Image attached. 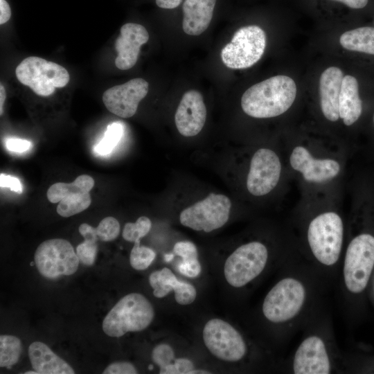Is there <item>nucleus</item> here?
<instances>
[{"mask_svg":"<svg viewBox=\"0 0 374 374\" xmlns=\"http://www.w3.org/2000/svg\"><path fill=\"white\" fill-rule=\"evenodd\" d=\"M296 91V83L290 77L275 75L247 89L241 98V107L246 114L253 118L276 117L290 108Z\"/></svg>","mask_w":374,"mask_h":374,"instance_id":"obj_1","label":"nucleus"},{"mask_svg":"<svg viewBox=\"0 0 374 374\" xmlns=\"http://www.w3.org/2000/svg\"><path fill=\"white\" fill-rule=\"evenodd\" d=\"M154 311L149 300L139 293H130L121 298L103 319L104 332L120 337L129 332L147 328L154 319Z\"/></svg>","mask_w":374,"mask_h":374,"instance_id":"obj_2","label":"nucleus"},{"mask_svg":"<svg viewBox=\"0 0 374 374\" xmlns=\"http://www.w3.org/2000/svg\"><path fill=\"white\" fill-rule=\"evenodd\" d=\"M343 237V222L335 212L319 214L309 224V245L315 258L323 265H332L338 260Z\"/></svg>","mask_w":374,"mask_h":374,"instance_id":"obj_3","label":"nucleus"},{"mask_svg":"<svg viewBox=\"0 0 374 374\" xmlns=\"http://www.w3.org/2000/svg\"><path fill=\"white\" fill-rule=\"evenodd\" d=\"M15 75L19 82L44 97L52 95L56 88L65 87L70 80L64 67L37 56L24 59L17 66Z\"/></svg>","mask_w":374,"mask_h":374,"instance_id":"obj_4","label":"nucleus"},{"mask_svg":"<svg viewBox=\"0 0 374 374\" xmlns=\"http://www.w3.org/2000/svg\"><path fill=\"white\" fill-rule=\"evenodd\" d=\"M266 47V34L256 25L245 26L234 33L231 41L222 48L221 58L232 69L251 67L262 56Z\"/></svg>","mask_w":374,"mask_h":374,"instance_id":"obj_5","label":"nucleus"},{"mask_svg":"<svg viewBox=\"0 0 374 374\" xmlns=\"http://www.w3.org/2000/svg\"><path fill=\"white\" fill-rule=\"evenodd\" d=\"M374 267V236L362 233L348 246L344 266V276L348 290L353 293L362 292L367 285Z\"/></svg>","mask_w":374,"mask_h":374,"instance_id":"obj_6","label":"nucleus"},{"mask_svg":"<svg viewBox=\"0 0 374 374\" xmlns=\"http://www.w3.org/2000/svg\"><path fill=\"white\" fill-rule=\"evenodd\" d=\"M267 258V249L261 242L241 245L225 261L224 273L226 281L234 287L245 285L262 271Z\"/></svg>","mask_w":374,"mask_h":374,"instance_id":"obj_7","label":"nucleus"},{"mask_svg":"<svg viewBox=\"0 0 374 374\" xmlns=\"http://www.w3.org/2000/svg\"><path fill=\"white\" fill-rule=\"evenodd\" d=\"M34 261L42 276L54 279L73 274L78 268L80 260L69 241L53 238L44 241L37 247Z\"/></svg>","mask_w":374,"mask_h":374,"instance_id":"obj_8","label":"nucleus"},{"mask_svg":"<svg viewBox=\"0 0 374 374\" xmlns=\"http://www.w3.org/2000/svg\"><path fill=\"white\" fill-rule=\"evenodd\" d=\"M231 208V202L228 197L211 193L205 199L183 210L179 221L182 225L195 231L208 233L227 222Z\"/></svg>","mask_w":374,"mask_h":374,"instance_id":"obj_9","label":"nucleus"},{"mask_svg":"<svg viewBox=\"0 0 374 374\" xmlns=\"http://www.w3.org/2000/svg\"><path fill=\"white\" fill-rule=\"evenodd\" d=\"M305 297V288L299 281L284 278L267 294L262 305L263 314L274 323L288 321L300 311Z\"/></svg>","mask_w":374,"mask_h":374,"instance_id":"obj_10","label":"nucleus"},{"mask_svg":"<svg viewBox=\"0 0 374 374\" xmlns=\"http://www.w3.org/2000/svg\"><path fill=\"white\" fill-rule=\"evenodd\" d=\"M203 340L208 350L223 361L237 362L246 353V344L240 334L220 319L206 322L203 329Z\"/></svg>","mask_w":374,"mask_h":374,"instance_id":"obj_11","label":"nucleus"},{"mask_svg":"<svg viewBox=\"0 0 374 374\" xmlns=\"http://www.w3.org/2000/svg\"><path fill=\"white\" fill-rule=\"evenodd\" d=\"M94 186L93 179L88 175H79L73 182H57L47 190L46 197L51 203H58L57 213L68 217L86 210L91 203L89 192Z\"/></svg>","mask_w":374,"mask_h":374,"instance_id":"obj_12","label":"nucleus"},{"mask_svg":"<svg viewBox=\"0 0 374 374\" xmlns=\"http://www.w3.org/2000/svg\"><path fill=\"white\" fill-rule=\"evenodd\" d=\"M281 163L275 152L260 148L253 155L247 178L248 191L254 196H263L277 186L281 174Z\"/></svg>","mask_w":374,"mask_h":374,"instance_id":"obj_13","label":"nucleus"},{"mask_svg":"<svg viewBox=\"0 0 374 374\" xmlns=\"http://www.w3.org/2000/svg\"><path fill=\"white\" fill-rule=\"evenodd\" d=\"M148 88L149 84L145 80L134 78L107 89L103 94V101L111 113L121 118H130L136 114Z\"/></svg>","mask_w":374,"mask_h":374,"instance_id":"obj_14","label":"nucleus"},{"mask_svg":"<svg viewBox=\"0 0 374 374\" xmlns=\"http://www.w3.org/2000/svg\"><path fill=\"white\" fill-rule=\"evenodd\" d=\"M290 163L305 181L314 183H321L336 177L341 169L338 161L331 159L314 158L309 150L301 145L293 149Z\"/></svg>","mask_w":374,"mask_h":374,"instance_id":"obj_15","label":"nucleus"},{"mask_svg":"<svg viewBox=\"0 0 374 374\" xmlns=\"http://www.w3.org/2000/svg\"><path fill=\"white\" fill-rule=\"evenodd\" d=\"M206 119V108L203 96L196 90L184 93L175 115L178 132L184 136L191 137L202 130Z\"/></svg>","mask_w":374,"mask_h":374,"instance_id":"obj_16","label":"nucleus"},{"mask_svg":"<svg viewBox=\"0 0 374 374\" xmlns=\"http://www.w3.org/2000/svg\"><path fill=\"white\" fill-rule=\"evenodd\" d=\"M148 39V32L143 26L135 23L123 25L114 43L118 53L116 66L121 70L132 68L137 62L141 46Z\"/></svg>","mask_w":374,"mask_h":374,"instance_id":"obj_17","label":"nucleus"},{"mask_svg":"<svg viewBox=\"0 0 374 374\" xmlns=\"http://www.w3.org/2000/svg\"><path fill=\"white\" fill-rule=\"evenodd\" d=\"M293 368L296 374L330 373V360L319 337L312 336L301 344L295 353Z\"/></svg>","mask_w":374,"mask_h":374,"instance_id":"obj_18","label":"nucleus"},{"mask_svg":"<svg viewBox=\"0 0 374 374\" xmlns=\"http://www.w3.org/2000/svg\"><path fill=\"white\" fill-rule=\"evenodd\" d=\"M149 283L155 297L163 298L173 290L175 301L179 305H189L197 296L196 289L193 285L178 280L167 267L152 272L149 276Z\"/></svg>","mask_w":374,"mask_h":374,"instance_id":"obj_19","label":"nucleus"},{"mask_svg":"<svg viewBox=\"0 0 374 374\" xmlns=\"http://www.w3.org/2000/svg\"><path fill=\"white\" fill-rule=\"evenodd\" d=\"M344 73L336 66L325 69L320 76L319 95L321 112L330 121H337L339 115V97Z\"/></svg>","mask_w":374,"mask_h":374,"instance_id":"obj_20","label":"nucleus"},{"mask_svg":"<svg viewBox=\"0 0 374 374\" xmlns=\"http://www.w3.org/2000/svg\"><path fill=\"white\" fill-rule=\"evenodd\" d=\"M216 0H185L183 6L184 31L193 36L202 34L208 27Z\"/></svg>","mask_w":374,"mask_h":374,"instance_id":"obj_21","label":"nucleus"},{"mask_svg":"<svg viewBox=\"0 0 374 374\" xmlns=\"http://www.w3.org/2000/svg\"><path fill=\"white\" fill-rule=\"evenodd\" d=\"M28 357L35 371L39 374H73L74 370L64 359L40 341L28 347Z\"/></svg>","mask_w":374,"mask_h":374,"instance_id":"obj_22","label":"nucleus"},{"mask_svg":"<svg viewBox=\"0 0 374 374\" xmlns=\"http://www.w3.org/2000/svg\"><path fill=\"white\" fill-rule=\"evenodd\" d=\"M362 102L359 95L357 79L350 75H344L339 97V115L344 125L350 126L360 117Z\"/></svg>","mask_w":374,"mask_h":374,"instance_id":"obj_23","label":"nucleus"},{"mask_svg":"<svg viewBox=\"0 0 374 374\" xmlns=\"http://www.w3.org/2000/svg\"><path fill=\"white\" fill-rule=\"evenodd\" d=\"M339 43L346 50L374 55V28L364 26L348 30L341 35Z\"/></svg>","mask_w":374,"mask_h":374,"instance_id":"obj_24","label":"nucleus"},{"mask_svg":"<svg viewBox=\"0 0 374 374\" xmlns=\"http://www.w3.org/2000/svg\"><path fill=\"white\" fill-rule=\"evenodd\" d=\"M21 343L20 339L12 335L0 336V366L10 368L20 357Z\"/></svg>","mask_w":374,"mask_h":374,"instance_id":"obj_25","label":"nucleus"},{"mask_svg":"<svg viewBox=\"0 0 374 374\" xmlns=\"http://www.w3.org/2000/svg\"><path fill=\"white\" fill-rule=\"evenodd\" d=\"M123 133L119 123H112L107 126L102 140L96 145L95 151L100 155L109 154L121 140Z\"/></svg>","mask_w":374,"mask_h":374,"instance_id":"obj_26","label":"nucleus"},{"mask_svg":"<svg viewBox=\"0 0 374 374\" xmlns=\"http://www.w3.org/2000/svg\"><path fill=\"white\" fill-rule=\"evenodd\" d=\"M155 252L150 248L140 245V240L134 242L130 255L131 266L136 270H144L153 262Z\"/></svg>","mask_w":374,"mask_h":374,"instance_id":"obj_27","label":"nucleus"},{"mask_svg":"<svg viewBox=\"0 0 374 374\" xmlns=\"http://www.w3.org/2000/svg\"><path fill=\"white\" fill-rule=\"evenodd\" d=\"M152 226L150 220L145 216L139 217L136 222H127L123 231V238L131 242L140 240L150 231Z\"/></svg>","mask_w":374,"mask_h":374,"instance_id":"obj_28","label":"nucleus"},{"mask_svg":"<svg viewBox=\"0 0 374 374\" xmlns=\"http://www.w3.org/2000/svg\"><path fill=\"white\" fill-rule=\"evenodd\" d=\"M96 229L98 239L105 242L115 240L121 229L118 221L111 216L103 219Z\"/></svg>","mask_w":374,"mask_h":374,"instance_id":"obj_29","label":"nucleus"},{"mask_svg":"<svg viewBox=\"0 0 374 374\" xmlns=\"http://www.w3.org/2000/svg\"><path fill=\"white\" fill-rule=\"evenodd\" d=\"M152 361L159 366L162 371L175 360V353L168 344H161L154 348L152 352Z\"/></svg>","mask_w":374,"mask_h":374,"instance_id":"obj_30","label":"nucleus"},{"mask_svg":"<svg viewBox=\"0 0 374 374\" xmlns=\"http://www.w3.org/2000/svg\"><path fill=\"white\" fill-rule=\"evenodd\" d=\"M97 241L84 240L76 247V253L80 261L85 265L91 266L95 262L98 246Z\"/></svg>","mask_w":374,"mask_h":374,"instance_id":"obj_31","label":"nucleus"},{"mask_svg":"<svg viewBox=\"0 0 374 374\" xmlns=\"http://www.w3.org/2000/svg\"><path fill=\"white\" fill-rule=\"evenodd\" d=\"M194 369L193 362L186 358H176L160 374H190Z\"/></svg>","mask_w":374,"mask_h":374,"instance_id":"obj_32","label":"nucleus"},{"mask_svg":"<svg viewBox=\"0 0 374 374\" xmlns=\"http://www.w3.org/2000/svg\"><path fill=\"white\" fill-rule=\"evenodd\" d=\"M174 253L180 256L183 261L197 259V249L196 246L189 241H181L174 246Z\"/></svg>","mask_w":374,"mask_h":374,"instance_id":"obj_33","label":"nucleus"},{"mask_svg":"<svg viewBox=\"0 0 374 374\" xmlns=\"http://www.w3.org/2000/svg\"><path fill=\"white\" fill-rule=\"evenodd\" d=\"M103 374H136L138 371L135 366L127 362H114L104 370Z\"/></svg>","mask_w":374,"mask_h":374,"instance_id":"obj_34","label":"nucleus"},{"mask_svg":"<svg viewBox=\"0 0 374 374\" xmlns=\"http://www.w3.org/2000/svg\"><path fill=\"white\" fill-rule=\"evenodd\" d=\"M178 269L181 274L189 278H195L202 271L198 259L183 261L179 265Z\"/></svg>","mask_w":374,"mask_h":374,"instance_id":"obj_35","label":"nucleus"},{"mask_svg":"<svg viewBox=\"0 0 374 374\" xmlns=\"http://www.w3.org/2000/svg\"><path fill=\"white\" fill-rule=\"evenodd\" d=\"M0 185L1 188H9L12 191L21 193L22 186L18 178L1 173Z\"/></svg>","mask_w":374,"mask_h":374,"instance_id":"obj_36","label":"nucleus"},{"mask_svg":"<svg viewBox=\"0 0 374 374\" xmlns=\"http://www.w3.org/2000/svg\"><path fill=\"white\" fill-rule=\"evenodd\" d=\"M6 148L8 150L15 152H23L28 150L31 143L28 141L21 139H8L6 142Z\"/></svg>","mask_w":374,"mask_h":374,"instance_id":"obj_37","label":"nucleus"},{"mask_svg":"<svg viewBox=\"0 0 374 374\" xmlns=\"http://www.w3.org/2000/svg\"><path fill=\"white\" fill-rule=\"evenodd\" d=\"M79 232L84 237V240H91L95 241L98 240L96 229L88 224L83 223L80 224L79 226Z\"/></svg>","mask_w":374,"mask_h":374,"instance_id":"obj_38","label":"nucleus"},{"mask_svg":"<svg viewBox=\"0 0 374 374\" xmlns=\"http://www.w3.org/2000/svg\"><path fill=\"white\" fill-rule=\"evenodd\" d=\"M11 17V9L6 0H0V24L9 21Z\"/></svg>","mask_w":374,"mask_h":374,"instance_id":"obj_39","label":"nucleus"},{"mask_svg":"<svg viewBox=\"0 0 374 374\" xmlns=\"http://www.w3.org/2000/svg\"><path fill=\"white\" fill-rule=\"evenodd\" d=\"M182 0H156L158 7L165 9H173L179 6Z\"/></svg>","mask_w":374,"mask_h":374,"instance_id":"obj_40","label":"nucleus"},{"mask_svg":"<svg viewBox=\"0 0 374 374\" xmlns=\"http://www.w3.org/2000/svg\"><path fill=\"white\" fill-rule=\"evenodd\" d=\"M344 3L351 8L359 9L365 7L368 0H335Z\"/></svg>","mask_w":374,"mask_h":374,"instance_id":"obj_41","label":"nucleus"},{"mask_svg":"<svg viewBox=\"0 0 374 374\" xmlns=\"http://www.w3.org/2000/svg\"><path fill=\"white\" fill-rule=\"evenodd\" d=\"M6 98V91L4 86L1 83L0 84V115L3 114V107Z\"/></svg>","mask_w":374,"mask_h":374,"instance_id":"obj_42","label":"nucleus"},{"mask_svg":"<svg viewBox=\"0 0 374 374\" xmlns=\"http://www.w3.org/2000/svg\"><path fill=\"white\" fill-rule=\"evenodd\" d=\"M173 258V255L172 254H168L165 256V258H166V261H169V260H171Z\"/></svg>","mask_w":374,"mask_h":374,"instance_id":"obj_43","label":"nucleus"},{"mask_svg":"<svg viewBox=\"0 0 374 374\" xmlns=\"http://www.w3.org/2000/svg\"><path fill=\"white\" fill-rule=\"evenodd\" d=\"M25 374H39L36 371H28L24 373Z\"/></svg>","mask_w":374,"mask_h":374,"instance_id":"obj_44","label":"nucleus"},{"mask_svg":"<svg viewBox=\"0 0 374 374\" xmlns=\"http://www.w3.org/2000/svg\"><path fill=\"white\" fill-rule=\"evenodd\" d=\"M373 123H374V116H373Z\"/></svg>","mask_w":374,"mask_h":374,"instance_id":"obj_45","label":"nucleus"}]
</instances>
